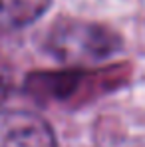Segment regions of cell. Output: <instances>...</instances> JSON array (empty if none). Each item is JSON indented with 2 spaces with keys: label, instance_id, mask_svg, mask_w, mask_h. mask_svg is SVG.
<instances>
[{
  "label": "cell",
  "instance_id": "obj_3",
  "mask_svg": "<svg viewBox=\"0 0 145 147\" xmlns=\"http://www.w3.org/2000/svg\"><path fill=\"white\" fill-rule=\"evenodd\" d=\"M80 74L74 70L66 72H38L26 78V90H30L36 96L54 99H64L72 96V92L78 88Z\"/></svg>",
  "mask_w": 145,
  "mask_h": 147
},
{
  "label": "cell",
  "instance_id": "obj_4",
  "mask_svg": "<svg viewBox=\"0 0 145 147\" xmlns=\"http://www.w3.org/2000/svg\"><path fill=\"white\" fill-rule=\"evenodd\" d=\"M52 0H0V28L14 30L36 22Z\"/></svg>",
  "mask_w": 145,
  "mask_h": 147
},
{
  "label": "cell",
  "instance_id": "obj_5",
  "mask_svg": "<svg viewBox=\"0 0 145 147\" xmlns=\"http://www.w3.org/2000/svg\"><path fill=\"white\" fill-rule=\"evenodd\" d=\"M10 88H12V76H10V72H8L6 66L0 64V103L6 99Z\"/></svg>",
  "mask_w": 145,
  "mask_h": 147
},
{
  "label": "cell",
  "instance_id": "obj_2",
  "mask_svg": "<svg viewBox=\"0 0 145 147\" xmlns=\"http://www.w3.org/2000/svg\"><path fill=\"white\" fill-rule=\"evenodd\" d=\"M0 147H56V137L42 117L18 111L4 125Z\"/></svg>",
  "mask_w": 145,
  "mask_h": 147
},
{
  "label": "cell",
  "instance_id": "obj_1",
  "mask_svg": "<svg viewBox=\"0 0 145 147\" xmlns=\"http://www.w3.org/2000/svg\"><path fill=\"white\" fill-rule=\"evenodd\" d=\"M46 46L58 62L68 66H86L101 62L117 52L119 40L115 34L97 24L66 20L52 28Z\"/></svg>",
  "mask_w": 145,
  "mask_h": 147
}]
</instances>
